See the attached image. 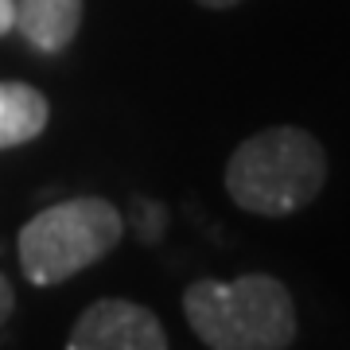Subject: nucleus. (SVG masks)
<instances>
[{
    "instance_id": "1",
    "label": "nucleus",
    "mask_w": 350,
    "mask_h": 350,
    "mask_svg": "<svg viewBox=\"0 0 350 350\" xmlns=\"http://www.w3.org/2000/svg\"><path fill=\"white\" fill-rule=\"evenodd\" d=\"M327 183L323 144L296 125L261 129L241 140L226 163V191L241 211L284 218L304 211Z\"/></svg>"
},
{
    "instance_id": "2",
    "label": "nucleus",
    "mask_w": 350,
    "mask_h": 350,
    "mask_svg": "<svg viewBox=\"0 0 350 350\" xmlns=\"http://www.w3.org/2000/svg\"><path fill=\"white\" fill-rule=\"evenodd\" d=\"M191 331L211 350H284L296 338V304L276 276L195 280L183 292Z\"/></svg>"
},
{
    "instance_id": "3",
    "label": "nucleus",
    "mask_w": 350,
    "mask_h": 350,
    "mask_svg": "<svg viewBox=\"0 0 350 350\" xmlns=\"http://www.w3.org/2000/svg\"><path fill=\"white\" fill-rule=\"evenodd\" d=\"M121 234H125V218L113 202L94 195L63 199L39 211L20 230V269L39 288L59 284L98 265L121 241Z\"/></svg>"
},
{
    "instance_id": "4",
    "label": "nucleus",
    "mask_w": 350,
    "mask_h": 350,
    "mask_svg": "<svg viewBox=\"0 0 350 350\" xmlns=\"http://www.w3.org/2000/svg\"><path fill=\"white\" fill-rule=\"evenodd\" d=\"M66 350H167V335L148 308L109 296L78 315Z\"/></svg>"
},
{
    "instance_id": "5",
    "label": "nucleus",
    "mask_w": 350,
    "mask_h": 350,
    "mask_svg": "<svg viewBox=\"0 0 350 350\" xmlns=\"http://www.w3.org/2000/svg\"><path fill=\"white\" fill-rule=\"evenodd\" d=\"M82 24V0H16V27L43 55L70 47Z\"/></svg>"
},
{
    "instance_id": "6",
    "label": "nucleus",
    "mask_w": 350,
    "mask_h": 350,
    "mask_svg": "<svg viewBox=\"0 0 350 350\" xmlns=\"http://www.w3.org/2000/svg\"><path fill=\"white\" fill-rule=\"evenodd\" d=\"M47 129V98L24 82H0V148L36 140Z\"/></svg>"
},
{
    "instance_id": "7",
    "label": "nucleus",
    "mask_w": 350,
    "mask_h": 350,
    "mask_svg": "<svg viewBox=\"0 0 350 350\" xmlns=\"http://www.w3.org/2000/svg\"><path fill=\"white\" fill-rule=\"evenodd\" d=\"M129 226L137 230V238L144 241V245H152V241H160L163 226H167V211H163L156 199H137L133 202V218H129Z\"/></svg>"
},
{
    "instance_id": "8",
    "label": "nucleus",
    "mask_w": 350,
    "mask_h": 350,
    "mask_svg": "<svg viewBox=\"0 0 350 350\" xmlns=\"http://www.w3.org/2000/svg\"><path fill=\"white\" fill-rule=\"evenodd\" d=\"M12 304H16L12 284L4 280V273H0V327H4V319H8V315H12Z\"/></svg>"
},
{
    "instance_id": "9",
    "label": "nucleus",
    "mask_w": 350,
    "mask_h": 350,
    "mask_svg": "<svg viewBox=\"0 0 350 350\" xmlns=\"http://www.w3.org/2000/svg\"><path fill=\"white\" fill-rule=\"evenodd\" d=\"M16 27V0H0V36Z\"/></svg>"
},
{
    "instance_id": "10",
    "label": "nucleus",
    "mask_w": 350,
    "mask_h": 350,
    "mask_svg": "<svg viewBox=\"0 0 350 350\" xmlns=\"http://www.w3.org/2000/svg\"><path fill=\"white\" fill-rule=\"evenodd\" d=\"M202 8H234V4H241V0H199Z\"/></svg>"
}]
</instances>
